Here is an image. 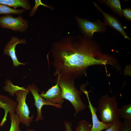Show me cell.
<instances>
[{
    "label": "cell",
    "instance_id": "obj_21",
    "mask_svg": "<svg viewBox=\"0 0 131 131\" xmlns=\"http://www.w3.org/2000/svg\"><path fill=\"white\" fill-rule=\"evenodd\" d=\"M122 15L127 21H131V8H128L122 9Z\"/></svg>",
    "mask_w": 131,
    "mask_h": 131
},
{
    "label": "cell",
    "instance_id": "obj_2",
    "mask_svg": "<svg viewBox=\"0 0 131 131\" xmlns=\"http://www.w3.org/2000/svg\"><path fill=\"white\" fill-rule=\"evenodd\" d=\"M74 80L71 78L57 76L55 82L61 89L63 98L69 101L74 107L75 116L85 110L86 106L81 98L82 92L75 87Z\"/></svg>",
    "mask_w": 131,
    "mask_h": 131
},
{
    "label": "cell",
    "instance_id": "obj_16",
    "mask_svg": "<svg viewBox=\"0 0 131 131\" xmlns=\"http://www.w3.org/2000/svg\"><path fill=\"white\" fill-rule=\"evenodd\" d=\"M11 126L9 131H18L20 123L18 115L14 112H10Z\"/></svg>",
    "mask_w": 131,
    "mask_h": 131
},
{
    "label": "cell",
    "instance_id": "obj_11",
    "mask_svg": "<svg viewBox=\"0 0 131 131\" xmlns=\"http://www.w3.org/2000/svg\"><path fill=\"white\" fill-rule=\"evenodd\" d=\"M81 90L86 95L89 103L88 106L91 115L92 125L90 131H101L108 128L112 124H105L99 120L96 114L97 108L92 105L89 97V92L86 90Z\"/></svg>",
    "mask_w": 131,
    "mask_h": 131
},
{
    "label": "cell",
    "instance_id": "obj_15",
    "mask_svg": "<svg viewBox=\"0 0 131 131\" xmlns=\"http://www.w3.org/2000/svg\"><path fill=\"white\" fill-rule=\"evenodd\" d=\"M25 9H17L11 8L9 6L0 4V15L18 14L21 15L25 11Z\"/></svg>",
    "mask_w": 131,
    "mask_h": 131
},
{
    "label": "cell",
    "instance_id": "obj_19",
    "mask_svg": "<svg viewBox=\"0 0 131 131\" xmlns=\"http://www.w3.org/2000/svg\"><path fill=\"white\" fill-rule=\"evenodd\" d=\"M35 6L31 10L30 14V17L34 15L37 10L38 7L40 5H42L47 7L50 8L49 6L43 3L41 0H35Z\"/></svg>",
    "mask_w": 131,
    "mask_h": 131
},
{
    "label": "cell",
    "instance_id": "obj_17",
    "mask_svg": "<svg viewBox=\"0 0 131 131\" xmlns=\"http://www.w3.org/2000/svg\"><path fill=\"white\" fill-rule=\"evenodd\" d=\"M92 125L84 120L79 121L76 129L77 131H90Z\"/></svg>",
    "mask_w": 131,
    "mask_h": 131
},
{
    "label": "cell",
    "instance_id": "obj_8",
    "mask_svg": "<svg viewBox=\"0 0 131 131\" xmlns=\"http://www.w3.org/2000/svg\"><path fill=\"white\" fill-rule=\"evenodd\" d=\"M93 3L96 8L102 14L103 16L104 23L106 25H108L117 30L124 38L131 41V39L127 35L121 23L116 17L104 11L96 2H94Z\"/></svg>",
    "mask_w": 131,
    "mask_h": 131
},
{
    "label": "cell",
    "instance_id": "obj_13",
    "mask_svg": "<svg viewBox=\"0 0 131 131\" xmlns=\"http://www.w3.org/2000/svg\"><path fill=\"white\" fill-rule=\"evenodd\" d=\"M100 3L103 4L108 7L114 13L120 17L122 16V9L119 0H98Z\"/></svg>",
    "mask_w": 131,
    "mask_h": 131
},
{
    "label": "cell",
    "instance_id": "obj_22",
    "mask_svg": "<svg viewBox=\"0 0 131 131\" xmlns=\"http://www.w3.org/2000/svg\"><path fill=\"white\" fill-rule=\"evenodd\" d=\"M64 126L65 128V131H77L75 130L74 131H73L72 129V123L69 122L65 120L63 121Z\"/></svg>",
    "mask_w": 131,
    "mask_h": 131
},
{
    "label": "cell",
    "instance_id": "obj_24",
    "mask_svg": "<svg viewBox=\"0 0 131 131\" xmlns=\"http://www.w3.org/2000/svg\"><path fill=\"white\" fill-rule=\"evenodd\" d=\"M15 102H16H16H15ZM16 107H15V108H16ZM15 110H14V111H15ZM4 116H7H7H5V115H4Z\"/></svg>",
    "mask_w": 131,
    "mask_h": 131
},
{
    "label": "cell",
    "instance_id": "obj_14",
    "mask_svg": "<svg viewBox=\"0 0 131 131\" xmlns=\"http://www.w3.org/2000/svg\"><path fill=\"white\" fill-rule=\"evenodd\" d=\"M120 117L124 120H131V103L122 106L119 109Z\"/></svg>",
    "mask_w": 131,
    "mask_h": 131
},
{
    "label": "cell",
    "instance_id": "obj_5",
    "mask_svg": "<svg viewBox=\"0 0 131 131\" xmlns=\"http://www.w3.org/2000/svg\"><path fill=\"white\" fill-rule=\"evenodd\" d=\"M76 18L83 36L88 39H92L95 33H104L106 31V25L100 20L92 22L77 17Z\"/></svg>",
    "mask_w": 131,
    "mask_h": 131
},
{
    "label": "cell",
    "instance_id": "obj_23",
    "mask_svg": "<svg viewBox=\"0 0 131 131\" xmlns=\"http://www.w3.org/2000/svg\"><path fill=\"white\" fill-rule=\"evenodd\" d=\"M18 131H20L19 130ZM26 131H35L34 129H28Z\"/></svg>",
    "mask_w": 131,
    "mask_h": 131
},
{
    "label": "cell",
    "instance_id": "obj_9",
    "mask_svg": "<svg viewBox=\"0 0 131 131\" xmlns=\"http://www.w3.org/2000/svg\"><path fill=\"white\" fill-rule=\"evenodd\" d=\"M26 43V41L25 39H20L14 36L5 45L3 49L4 53L11 57L14 66L17 67L21 65H25L26 63H21L18 61L16 54L15 48L18 44Z\"/></svg>",
    "mask_w": 131,
    "mask_h": 131
},
{
    "label": "cell",
    "instance_id": "obj_7",
    "mask_svg": "<svg viewBox=\"0 0 131 131\" xmlns=\"http://www.w3.org/2000/svg\"><path fill=\"white\" fill-rule=\"evenodd\" d=\"M28 87L33 96L34 100V104L37 110V115L35 120L36 122L42 121L43 119L41 109L43 106L47 105L52 106L59 109L62 108V105L52 104L48 102L42 98L39 93V90L35 85L33 84L28 85Z\"/></svg>",
    "mask_w": 131,
    "mask_h": 131
},
{
    "label": "cell",
    "instance_id": "obj_3",
    "mask_svg": "<svg viewBox=\"0 0 131 131\" xmlns=\"http://www.w3.org/2000/svg\"><path fill=\"white\" fill-rule=\"evenodd\" d=\"M98 109L101 122L112 124L120 120L119 108L116 98L107 95L102 97L99 100Z\"/></svg>",
    "mask_w": 131,
    "mask_h": 131
},
{
    "label": "cell",
    "instance_id": "obj_20",
    "mask_svg": "<svg viewBox=\"0 0 131 131\" xmlns=\"http://www.w3.org/2000/svg\"><path fill=\"white\" fill-rule=\"evenodd\" d=\"M120 131H131V120H124Z\"/></svg>",
    "mask_w": 131,
    "mask_h": 131
},
{
    "label": "cell",
    "instance_id": "obj_18",
    "mask_svg": "<svg viewBox=\"0 0 131 131\" xmlns=\"http://www.w3.org/2000/svg\"><path fill=\"white\" fill-rule=\"evenodd\" d=\"M123 124L120 120L113 123L105 131H120Z\"/></svg>",
    "mask_w": 131,
    "mask_h": 131
},
{
    "label": "cell",
    "instance_id": "obj_6",
    "mask_svg": "<svg viewBox=\"0 0 131 131\" xmlns=\"http://www.w3.org/2000/svg\"><path fill=\"white\" fill-rule=\"evenodd\" d=\"M0 27L12 30L23 32L28 28V22L20 16L14 17L10 14L0 17Z\"/></svg>",
    "mask_w": 131,
    "mask_h": 131
},
{
    "label": "cell",
    "instance_id": "obj_10",
    "mask_svg": "<svg viewBox=\"0 0 131 131\" xmlns=\"http://www.w3.org/2000/svg\"><path fill=\"white\" fill-rule=\"evenodd\" d=\"M45 93L43 91L40 94L41 96L48 102L54 104L62 105L64 102L60 88L57 82Z\"/></svg>",
    "mask_w": 131,
    "mask_h": 131
},
{
    "label": "cell",
    "instance_id": "obj_4",
    "mask_svg": "<svg viewBox=\"0 0 131 131\" xmlns=\"http://www.w3.org/2000/svg\"><path fill=\"white\" fill-rule=\"evenodd\" d=\"M28 87L24 90L17 91L15 93L16 100L17 102L15 111L18 115L20 123L27 126H29L33 121L34 114L30 116L28 107L26 102L27 96L30 91Z\"/></svg>",
    "mask_w": 131,
    "mask_h": 131
},
{
    "label": "cell",
    "instance_id": "obj_12",
    "mask_svg": "<svg viewBox=\"0 0 131 131\" xmlns=\"http://www.w3.org/2000/svg\"><path fill=\"white\" fill-rule=\"evenodd\" d=\"M0 4L15 8L20 7L24 9L30 10L31 8L29 1L27 0H0Z\"/></svg>",
    "mask_w": 131,
    "mask_h": 131
},
{
    "label": "cell",
    "instance_id": "obj_1",
    "mask_svg": "<svg viewBox=\"0 0 131 131\" xmlns=\"http://www.w3.org/2000/svg\"><path fill=\"white\" fill-rule=\"evenodd\" d=\"M54 75L74 80L85 73L89 66L110 64L109 56L103 54L97 42L83 35L54 43L51 49Z\"/></svg>",
    "mask_w": 131,
    "mask_h": 131
}]
</instances>
